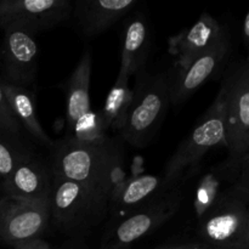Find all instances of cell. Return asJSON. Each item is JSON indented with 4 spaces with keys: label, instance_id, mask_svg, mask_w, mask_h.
Masks as SVG:
<instances>
[{
    "label": "cell",
    "instance_id": "obj_1",
    "mask_svg": "<svg viewBox=\"0 0 249 249\" xmlns=\"http://www.w3.org/2000/svg\"><path fill=\"white\" fill-rule=\"evenodd\" d=\"M51 148L53 174L99 187L109 197L128 179L123 150L111 138L96 142H78L66 138Z\"/></svg>",
    "mask_w": 249,
    "mask_h": 249
},
{
    "label": "cell",
    "instance_id": "obj_2",
    "mask_svg": "<svg viewBox=\"0 0 249 249\" xmlns=\"http://www.w3.org/2000/svg\"><path fill=\"white\" fill-rule=\"evenodd\" d=\"M226 114L228 83L224 79L213 104L165 164L163 178L170 186L182 185L185 180L194 177L198 172L202 158L212 148L226 147Z\"/></svg>",
    "mask_w": 249,
    "mask_h": 249
},
{
    "label": "cell",
    "instance_id": "obj_3",
    "mask_svg": "<svg viewBox=\"0 0 249 249\" xmlns=\"http://www.w3.org/2000/svg\"><path fill=\"white\" fill-rule=\"evenodd\" d=\"M50 208L51 218L62 232L84 237L107 216L109 196L99 187L53 173Z\"/></svg>",
    "mask_w": 249,
    "mask_h": 249
},
{
    "label": "cell",
    "instance_id": "obj_4",
    "mask_svg": "<svg viewBox=\"0 0 249 249\" xmlns=\"http://www.w3.org/2000/svg\"><path fill=\"white\" fill-rule=\"evenodd\" d=\"M169 72L138 75L134 99L119 136L133 147H145L163 122L170 102Z\"/></svg>",
    "mask_w": 249,
    "mask_h": 249
},
{
    "label": "cell",
    "instance_id": "obj_5",
    "mask_svg": "<svg viewBox=\"0 0 249 249\" xmlns=\"http://www.w3.org/2000/svg\"><path fill=\"white\" fill-rule=\"evenodd\" d=\"M181 201V185H178L116 221L102 237L100 249H130L169 221L179 211Z\"/></svg>",
    "mask_w": 249,
    "mask_h": 249
},
{
    "label": "cell",
    "instance_id": "obj_6",
    "mask_svg": "<svg viewBox=\"0 0 249 249\" xmlns=\"http://www.w3.org/2000/svg\"><path fill=\"white\" fill-rule=\"evenodd\" d=\"M249 202L231 189L197 220L199 241L211 249H243Z\"/></svg>",
    "mask_w": 249,
    "mask_h": 249
},
{
    "label": "cell",
    "instance_id": "obj_7",
    "mask_svg": "<svg viewBox=\"0 0 249 249\" xmlns=\"http://www.w3.org/2000/svg\"><path fill=\"white\" fill-rule=\"evenodd\" d=\"M50 219V199L29 201L4 195L0 198V241L11 247L40 237Z\"/></svg>",
    "mask_w": 249,
    "mask_h": 249
},
{
    "label": "cell",
    "instance_id": "obj_8",
    "mask_svg": "<svg viewBox=\"0 0 249 249\" xmlns=\"http://www.w3.org/2000/svg\"><path fill=\"white\" fill-rule=\"evenodd\" d=\"M228 114L226 148L229 158L237 160L249 146V70L246 61L236 63L226 73Z\"/></svg>",
    "mask_w": 249,
    "mask_h": 249
},
{
    "label": "cell",
    "instance_id": "obj_9",
    "mask_svg": "<svg viewBox=\"0 0 249 249\" xmlns=\"http://www.w3.org/2000/svg\"><path fill=\"white\" fill-rule=\"evenodd\" d=\"M72 12L70 0H0V28L17 26L36 34L67 22Z\"/></svg>",
    "mask_w": 249,
    "mask_h": 249
},
{
    "label": "cell",
    "instance_id": "obj_10",
    "mask_svg": "<svg viewBox=\"0 0 249 249\" xmlns=\"http://www.w3.org/2000/svg\"><path fill=\"white\" fill-rule=\"evenodd\" d=\"M2 31L0 57L6 77L5 82L17 87H29L38 73L39 46L36 34L17 26H6Z\"/></svg>",
    "mask_w": 249,
    "mask_h": 249
},
{
    "label": "cell",
    "instance_id": "obj_11",
    "mask_svg": "<svg viewBox=\"0 0 249 249\" xmlns=\"http://www.w3.org/2000/svg\"><path fill=\"white\" fill-rule=\"evenodd\" d=\"M229 36L228 28L218 19L202 14L194 24L168 39V53L174 58L177 70H181Z\"/></svg>",
    "mask_w": 249,
    "mask_h": 249
},
{
    "label": "cell",
    "instance_id": "obj_12",
    "mask_svg": "<svg viewBox=\"0 0 249 249\" xmlns=\"http://www.w3.org/2000/svg\"><path fill=\"white\" fill-rule=\"evenodd\" d=\"M230 53L231 39L229 36L208 51L194 58L186 67L178 70L170 83V102L178 106L186 101L197 89L224 67Z\"/></svg>",
    "mask_w": 249,
    "mask_h": 249
},
{
    "label": "cell",
    "instance_id": "obj_13",
    "mask_svg": "<svg viewBox=\"0 0 249 249\" xmlns=\"http://www.w3.org/2000/svg\"><path fill=\"white\" fill-rule=\"evenodd\" d=\"M5 196L40 201L50 199L53 191V172L38 155L29 151L15 167L11 174L1 181Z\"/></svg>",
    "mask_w": 249,
    "mask_h": 249
},
{
    "label": "cell",
    "instance_id": "obj_14",
    "mask_svg": "<svg viewBox=\"0 0 249 249\" xmlns=\"http://www.w3.org/2000/svg\"><path fill=\"white\" fill-rule=\"evenodd\" d=\"M173 187L158 175L139 174L128 178L109 197V212L112 220L118 221L143 204L157 198Z\"/></svg>",
    "mask_w": 249,
    "mask_h": 249
},
{
    "label": "cell",
    "instance_id": "obj_15",
    "mask_svg": "<svg viewBox=\"0 0 249 249\" xmlns=\"http://www.w3.org/2000/svg\"><path fill=\"white\" fill-rule=\"evenodd\" d=\"M138 5V0H77L73 12L84 36H96L111 28Z\"/></svg>",
    "mask_w": 249,
    "mask_h": 249
},
{
    "label": "cell",
    "instance_id": "obj_16",
    "mask_svg": "<svg viewBox=\"0 0 249 249\" xmlns=\"http://www.w3.org/2000/svg\"><path fill=\"white\" fill-rule=\"evenodd\" d=\"M151 46L152 36L147 18L141 12H136L124 24L119 73H124L129 77H138L145 73Z\"/></svg>",
    "mask_w": 249,
    "mask_h": 249
},
{
    "label": "cell",
    "instance_id": "obj_17",
    "mask_svg": "<svg viewBox=\"0 0 249 249\" xmlns=\"http://www.w3.org/2000/svg\"><path fill=\"white\" fill-rule=\"evenodd\" d=\"M235 177V162L229 157L199 177L194 197V213L197 220L233 189Z\"/></svg>",
    "mask_w": 249,
    "mask_h": 249
},
{
    "label": "cell",
    "instance_id": "obj_18",
    "mask_svg": "<svg viewBox=\"0 0 249 249\" xmlns=\"http://www.w3.org/2000/svg\"><path fill=\"white\" fill-rule=\"evenodd\" d=\"M92 57L90 50L84 51L79 62L66 83V122L68 131L72 130L77 119L91 109L90 107V80Z\"/></svg>",
    "mask_w": 249,
    "mask_h": 249
},
{
    "label": "cell",
    "instance_id": "obj_19",
    "mask_svg": "<svg viewBox=\"0 0 249 249\" xmlns=\"http://www.w3.org/2000/svg\"><path fill=\"white\" fill-rule=\"evenodd\" d=\"M1 85L5 95H6L10 108L19 125L26 129L34 140L48 146V147H53L55 142L46 134L39 122L36 99L33 92L27 88L17 87V85L10 84L5 80H1Z\"/></svg>",
    "mask_w": 249,
    "mask_h": 249
},
{
    "label": "cell",
    "instance_id": "obj_20",
    "mask_svg": "<svg viewBox=\"0 0 249 249\" xmlns=\"http://www.w3.org/2000/svg\"><path fill=\"white\" fill-rule=\"evenodd\" d=\"M129 75L118 73L116 83L107 94L104 107L100 109L106 130H121L134 99V89L129 85Z\"/></svg>",
    "mask_w": 249,
    "mask_h": 249
},
{
    "label": "cell",
    "instance_id": "obj_21",
    "mask_svg": "<svg viewBox=\"0 0 249 249\" xmlns=\"http://www.w3.org/2000/svg\"><path fill=\"white\" fill-rule=\"evenodd\" d=\"M106 131L100 111L90 109L77 119L68 138L78 142H96L107 138Z\"/></svg>",
    "mask_w": 249,
    "mask_h": 249
},
{
    "label": "cell",
    "instance_id": "obj_22",
    "mask_svg": "<svg viewBox=\"0 0 249 249\" xmlns=\"http://www.w3.org/2000/svg\"><path fill=\"white\" fill-rule=\"evenodd\" d=\"M31 150L14 136L0 131V180H5Z\"/></svg>",
    "mask_w": 249,
    "mask_h": 249
},
{
    "label": "cell",
    "instance_id": "obj_23",
    "mask_svg": "<svg viewBox=\"0 0 249 249\" xmlns=\"http://www.w3.org/2000/svg\"><path fill=\"white\" fill-rule=\"evenodd\" d=\"M21 129L22 126L19 125V123L12 113L11 108H10L6 95L2 89L1 80H0V131L18 139Z\"/></svg>",
    "mask_w": 249,
    "mask_h": 249
},
{
    "label": "cell",
    "instance_id": "obj_24",
    "mask_svg": "<svg viewBox=\"0 0 249 249\" xmlns=\"http://www.w3.org/2000/svg\"><path fill=\"white\" fill-rule=\"evenodd\" d=\"M233 162H235L236 167L233 190L242 195L249 202V155L245 153L237 160H233Z\"/></svg>",
    "mask_w": 249,
    "mask_h": 249
},
{
    "label": "cell",
    "instance_id": "obj_25",
    "mask_svg": "<svg viewBox=\"0 0 249 249\" xmlns=\"http://www.w3.org/2000/svg\"><path fill=\"white\" fill-rule=\"evenodd\" d=\"M12 249H53L50 243L41 237H34L31 240L22 241L11 246Z\"/></svg>",
    "mask_w": 249,
    "mask_h": 249
},
{
    "label": "cell",
    "instance_id": "obj_26",
    "mask_svg": "<svg viewBox=\"0 0 249 249\" xmlns=\"http://www.w3.org/2000/svg\"><path fill=\"white\" fill-rule=\"evenodd\" d=\"M157 249H211L201 241H190V242L173 243V245L160 246Z\"/></svg>",
    "mask_w": 249,
    "mask_h": 249
},
{
    "label": "cell",
    "instance_id": "obj_27",
    "mask_svg": "<svg viewBox=\"0 0 249 249\" xmlns=\"http://www.w3.org/2000/svg\"><path fill=\"white\" fill-rule=\"evenodd\" d=\"M58 249H89L84 237H72Z\"/></svg>",
    "mask_w": 249,
    "mask_h": 249
},
{
    "label": "cell",
    "instance_id": "obj_28",
    "mask_svg": "<svg viewBox=\"0 0 249 249\" xmlns=\"http://www.w3.org/2000/svg\"><path fill=\"white\" fill-rule=\"evenodd\" d=\"M242 34H243V39H245V43L247 44V46H248L249 45V9H248L247 14H246L245 19H243Z\"/></svg>",
    "mask_w": 249,
    "mask_h": 249
},
{
    "label": "cell",
    "instance_id": "obj_29",
    "mask_svg": "<svg viewBox=\"0 0 249 249\" xmlns=\"http://www.w3.org/2000/svg\"><path fill=\"white\" fill-rule=\"evenodd\" d=\"M243 249H249V207H248V213H247V220H246L245 238H243Z\"/></svg>",
    "mask_w": 249,
    "mask_h": 249
},
{
    "label": "cell",
    "instance_id": "obj_30",
    "mask_svg": "<svg viewBox=\"0 0 249 249\" xmlns=\"http://www.w3.org/2000/svg\"><path fill=\"white\" fill-rule=\"evenodd\" d=\"M246 62H247L248 70H249V45H248V58H247V61H246Z\"/></svg>",
    "mask_w": 249,
    "mask_h": 249
},
{
    "label": "cell",
    "instance_id": "obj_31",
    "mask_svg": "<svg viewBox=\"0 0 249 249\" xmlns=\"http://www.w3.org/2000/svg\"><path fill=\"white\" fill-rule=\"evenodd\" d=\"M245 153H247V155H249V146H248L247 150H246V152H245ZM245 153H243V155H245Z\"/></svg>",
    "mask_w": 249,
    "mask_h": 249
},
{
    "label": "cell",
    "instance_id": "obj_32",
    "mask_svg": "<svg viewBox=\"0 0 249 249\" xmlns=\"http://www.w3.org/2000/svg\"><path fill=\"white\" fill-rule=\"evenodd\" d=\"M0 67H1V57H0Z\"/></svg>",
    "mask_w": 249,
    "mask_h": 249
}]
</instances>
